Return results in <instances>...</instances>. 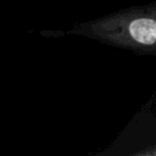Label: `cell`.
Segmentation results:
<instances>
[{"label": "cell", "instance_id": "cell-2", "mask_svg": "<svg viewBox=\"0 0 156 156\" xmlns=\"http://www.w3.org/2000/svg\"><path fill=\"white\" fill-rule=\"evenodd\" d=\"M143 156H156V154H151V155H143Z\"/></svg>", "mask_w": 156, "mask_h": 156}, {"label": "cell", "instance_id": "cell-1", "mask_svg": "<svg viewBox=\"0 0 156 156\" xmlns=\"http://www.w3.org/2000/svg\"><path fill=\"white\" fill-rule=\"evenodd\" d=\"M128 35L138 44H156V20L150 17H139L129 22Z\"/></svg>", "mask_w": 156, "mask_h": 156}]
</instances>
